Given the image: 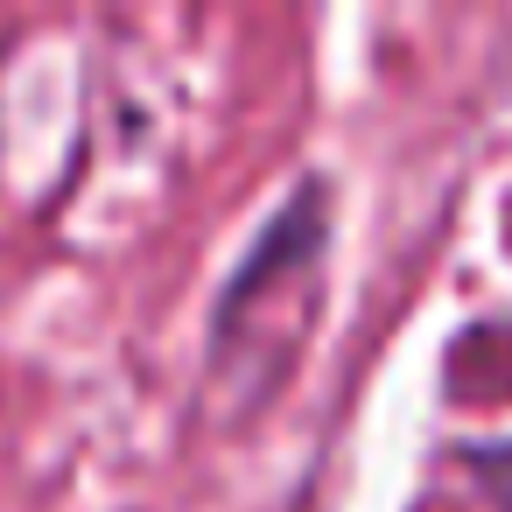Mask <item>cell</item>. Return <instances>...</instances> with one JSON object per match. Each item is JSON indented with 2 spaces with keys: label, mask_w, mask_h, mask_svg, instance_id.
I'll use <instances>...</instances> for the list:
<instances>
[{
  "label": "cell",
  "mask_w": 512,
  "mask_h": 512,
  "mask_svg": "<svg viewBox=\"0 0 512 512\" xmlns=\"http://www.w3.org/2000/svg\"><path fill=\"white\" fill-rule=\"evenodd\" d=\"M470 477L484 484L491 512H512V442H491V449H470Z\"/></svg>",
  "instance_id": "6da1fadb"
}]
</instances>
